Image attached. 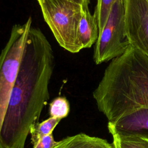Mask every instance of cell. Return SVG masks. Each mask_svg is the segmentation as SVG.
<instances>
[{
  "instance_id": "obj_10",
  "label": "cell",
  "mask_w": 148,
  "mask_h": 148,
  "mask_svg": "<svg viewBox=\"0 0 148 148\" xmlns=\"http://www.w3.org/2000/svg\"><path fill=\"white\" fill-rule=\"evenodd\" d=\"M61 120L52 117L32 125L30 128L31 142L32 146L35 145L42 138L52 134L55 127Z\"/></svg>"
},
{
  "instance_id": "obj_2",
  "label": "cell",
  "mask_w": 148,
  "mask_h": 148,
  "mask_svg": "<svg viewBox=\"0 0 148 148\" xmlns=\"http://www.w3.org/2000/svg\"><path fill=\"white\" fill-rule=\"evenodd\" d=\"M108 122L148 109V56L131 45L111 61L92 93Z\"/></svg>"
},
{
  "instance_id": "obj_15",
  "label": "cell",
  "mask_w": 148,
  "mask_h": 148,
  "mask_svg": "<svg viewBox=\"0 0 148 148\" xmlns=\"http://www.w3.org/2000/svg\"><path fill=\"white\" fill-rule=\"evenodd\" d=\"M112 137H113V145L114 148H120V146L119 144V142L116 138V136H114V135H112Z\"/></svg>"
},
{
  "instance_id": "obj_13",
  "label": "cell",
  "mask_w": 148,
  "mask_h": 148,
  "mask_svg": "<svg viewBox=\"0 0 148 148\" xmlns=\"http://www.w3.org/2000/svg\"><path fill=\"white\" fill-rule=\"evenodd\" d=\"M69 110V102L64 97H56L49 105V114L52 117L62 120L68 116Z\"/></svg>"
},
{
  "instance_id": "obj_3",
  "label": "cell",
  "mask_w": 148,
  "mask_h": 148,
  "mask_svg": "<svg viewBox=\"0 0 148 148\" xmlns=\"http://www.w3.org/2000/svg\"><path fill=\"white\" fill-rule=\"evenodd\" d=\"M37 1L45 21L60 46L72 53L82 50L77 39V28L84 5L70 0Z\"/></svg>"
},
{
  "instance_id": "obj_11",
  "label": "cell",
  "mask_w": 148,
  "mask_h": 148,
  "mask_svg": "<svg viewBox=\"0 0 148 148\" xmlns=\"http://www.w3.org/2000/svg\"><path fill=\"white\" fill-rule=\"evenodd\" d=\"M116 136L120 148H148V139L134 135L117 134L109 132Z\"/></svg>"
},
{
  "instance_id": "obj_6",
  "label": "cell",
  "mask_w": 148,
  "mask_h": 148,
  "mask_svg": "<svg viewBox=\"0 0 148 148\" xmlns=\"http://www.w3.org/2000/svg\"><path fill=\"white\" fill-rule=\"evenodd\" d=\"M125 28L130 45L148 56V2L123 0Z\"/></svg>"
},
{
  "instance_id": "obj_5",
  "label": "cell",
  "mask_w": 148,
  "mask_h": 148,
  "mask_svg": "<svg viewBox=\"0 0 148 148\" xmlns=\"http://www.w3.org/2000/svg\"><path fill=\"white\" fill-rule=\"evenodd\" d=\"M125 28L123 0H116L95 42L93 60L97 65L124 54L130 46Z\"/></svg>"
},
{
  "instance_id": "obj_16",
  "label": "cell",
  "mask_w": 148,
  "mask_h": 148,
  "mask_svg": "<svg viewBox=\"0 0 148 148\" xmlns=\"http://www.w3.org/2000/svg\"><path fill=\"white\" fill-rule=\"evenodd\" d=\"M70 1L78 3L82 5H85V4H89V3H90V0H70Z\"/></svg>"
},
{
  "instance_id": "obj_17",
  "label": "cell",
  "mask_w": 148,
  "mask_h": 148,
  "mask_svg": "<svg viewBox=\"0 0 148 148\" xmlns=\"http://www.w3.org/2000/svg\"><path fill=\"white\" fill-rule=\"evenodd\" d=\"M146 1H147V2H148V0H146Z\"/></svg>"
},
{
  "instance_id": "obj_9",
  "label": "cell",
  "mask_w": 148,
  "mask_h": 148,
  "mask_svg": "<svg viewBox=\"0 0 148 148\" xmlns=\"http://www.w3.org/2000/svg\"><path fill=\"white\" fill-rule=\"evenodd\" d=\"M51 148H114L106 140L80 133L57 142Z\"/></svg>"
},
{
  "instance_id": "obj_4",
  "label": "cell",
  "mask_w": 148,
  "mask_h": 148,
  "mask_svg": "<svg viewBox=\"0 0 148 148\" xmlns=\"http://www.w3.org/2000/svg\"><path fill=\"white\" fill-rule=\"evenodd\" d=\"M31 25V17L23 24L14 25L0 53V132Z\"/></svg>"
},
{
  "instance_id": "obj_7",
  "label": "cell",
  "mask_w": 148,
  "mask_h": 148,
  "mask_svg": "<svg viewBox=\"0 0 148 148\" xmlns=\"http://www.w3.org/2000/svg\"><path fill=\"white\" fill-rule=\"evenodd\" d=\"M109 132L117 134L134 135L148 139V109L142 108L115 121L108 122Z\"/></svg>"
},
{
  "instance_id": "obj_12",
  "label": "cell",
  "mask_w": 148,
  "mask_h": 148,
  "mask_svg": "<svg viewBox=\"0 0 148 148\" xmlns=\"http://www.w3.org/2000/svg\"><path fill=\"white\" fill-rule=\"evenodd\" d=\"M115 1L116 0H97L93 14L97 21L99 33L102 30L110 12L112 6Z\"/></svg>"
},
{
  "instance_id": "obj_14",
  "label": "cell",
  "mask_w": 148,
  "mask_h": 148,
  "mask_svg": "<svg viewBox=\"0 0 148 148\" xmlns=\"http://www.w3.org/2000/svg\"><path fill=\"white\" fill-rule=\"evenodd\" d=\"M56 143L57 141L54 140L52 133L42 138L35 145L33 146V148H51Z\"/></svg>"
},
{
  "instance_id": "obj_1",
  "label": "cell",
  "mask_w": 148,
  "mask_h": 148,
  "mask_svg": "<svg viewBox=\"0 0 148 148\" xmlns=\"http://www.w3.org/2000/svg\"><path fill=\"white\" fill-rule=\"evenodd\" d=\"M55 58L40 29L29 28L0 132V148H25L31 127L50 98Z\"/></svg>"
},
{
  "instance_id": "obj_8",
  "label": "cell",
  "mask_w": 148,
  "mask_h": 148,
  "mask_svg": "<svg viewBox=\"0 0 148 148\" xmlns=\"http://www.w3.org/2000/svg\"><path fill=\"white\" fill-rule=\"evenodd\" d=\"M98 34L97 19L90 12L88 4H85L77 28V39L82 49L91 47L97 40Z\"/></svg>"
}]
</instances>
